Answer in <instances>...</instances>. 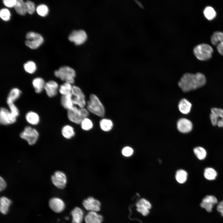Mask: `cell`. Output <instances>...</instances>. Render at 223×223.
<instances>
[{
  "label": "cell",
  "instance_id": "cell-9",
  "mask_svg": "<svg viewBox=\"0 0 223 223\" xmlns=\"http://www.w3.org/2000/svg\"><path fill=\"white\" fill-rule=\"evenodd\" d=\"M51 181L53 184L57 188L63 189L66 186L67 179L66 174L61 171H57L52 175Z\"/></svg>",
  "mask_w": 223,
  "mask_h": 223
},
{
  "label": "cell",
  "instance_id": "cell-25",
  "mask_svg": "<svg viewBox=\"0 0 223 223\" xmlns=\"http://www.w3.org/2000/svg\"><path fill=\"white\" fill-rule=\"evenodd\" d=\"M25 118L26 121L30 124L35 125H37L40 122V117L35 112L30 111L26 114Z\"/></svg>",
  "mask_w": 223,
  "mask_h": 223
},
{
  "label": "cell",
  "instance_id": "cell-34",
  "mask_svg": "<svg viewBox=\"0 0 223 223\" xmlns=\"http://www.w3.org/2000/svg\"><path fill=\"white\" fill-rule=\"evenodd\" d=\"M204 175L205 178L208 180H213L216 178L217 173L213 168H207L205 169Z\"/></svg>",
  "mask_w": 223,
  "mask_h": 223
},
{
  "label": "cell",
  "instance_id": "cell-16",
  "mask_svg": "<svg viewBox=\"0 0 223 223\" xmlns=\"http://www.w3.org/2000/svg\"><path fill=\"white\" fill-rule=\"evenodd\" d=\"M217 203V200L215 196L211 195L205 196L200 203L201 207L208 212H211L214 206Z\"/></svg>",
  "mask_w": 223,
  "mask_h": 223
},
{
  "label": "cell",
  "instance_id": "cell-11",
  "mask_svg": "<svg viewBox=\"0 0 223 223\" xmlns=\"http://www.w3.org/2000/svg\"><path fill=\"white\" fill-rule=\"evenodd\" d=\"M17 117L13 115L9 110L1 107L0 110V123L3 125H8L15 123Z\"/></svg>",
  "mask_w": 223,
  "mask_h": 223
},
{
  "label": "cell",
  "instance_id": "cell-4",
  "mask_svg": "<svg viewBox=\"0 0 223 223\" xmlns=\"http://www.w3.org/2000/svg\"><path fill=\"white\" fill-rule=\"evenodd\" d=\"M54 75L61 80L71 84L74 82L76 72L73 69L70 67L64 66L60 67L54 72Z\"/></svg>",
  "mask_w": 223,
  "mask_h": 223
},
{
  "label": "cell",
  "instance_id": "cell-35",
  "mask_svg": "<svg viewBox=\"0 0 223 223\" xmlns=\"http://www.w3.org/2000/svg\"><path fill=\"white\" fill-rule=\"evenodd\" d=\"M24 68L26 72L29 74H32L36 72L37 70V66L34 62L29 61L24 64Z\"/></svg>",
  "mask_w": 223,
  "mask_h": 223
},
{
  "label": "cell",
  "instance_id": "cell-1",
  "mask_svg": "<svg viewBox=\"0 0 223 223\" xmlns=\"http://www.w3.org/2000/svg\"><path fill=\"white\" fill-rule=\"evenodd\" d=\"M206 82V77L203 73H186L181 77L178 85L183 92H187L203 87Z\"/></svg>",
  "mask_w": 223,
  "mask_h": 223
},
{
  "label": "cell",
  "instance_id": "cell-6",
  "mask_svg": "<svg viewBox=\"0 0 223 223\" xmlns=\"http://www.w3.org/2000/svg\"><path fill=\"white\" fill-rule=\"evenodd\" d=\"M26 38L25 45L32 49L37 48L44 42L43 38L41 35L33 32L27 33L26 35Z\"/></svg>",
  "mask_w": 223,
  "mask_h": 223
},
{
  "label": "cell",
  "instance_id": "cell-36",
  "mask_svg": "<svg viewBox=\"0 0 223 223\" xmlns=\"http://www.w3.org/2000/svg\"><path fill=\"white\" fill-rule=\"evenodd\" d=\"M193 151L196 156L200 160H203L206 157V151L205 149L202 147H196L194 148Z\"/></svg>",
  "mask_w": 223,
  "mask_h": 223
},
{
  "label": "cell",
  "instance_id": "cell-39",
  "mask_svg": "<svg viewBox=\"0 0 223 223\" xmlns=\"http://www.w3.org/2000/svg\"><path fill=\"white\" fill-rule=\"evenodd\" d=\"M10 12L8 9L5 8L1 9L0 17L2 20L5 21H7L10 19Z\"/></svg>",
  "mask_w": 223,
  "mask_h": 223
},
{
  "label": "cell",
  "instance_id": "cell-2",
  "mask_svg": "<svg viewBox=\"0 0 223 223\" xmlns=\"http://www.w3.org/2000/svg\"><path fill=\"white\" fill-rule=\"evenodd\" d=\"M88 111L98 116L102 117L105 114L104 107L98 97L94 94H91L87 103Z\"/></svg>",
  "mask_w": 223,
  "mask_h": 223
},
{
  "label": "cell",
  "instance_id": "cell-18",
  "mask_svg": "<svg viewBox=\"0 0 223 223\" xmlns=\"http://www.w3.org/2000/svg\"><path fill=\"white\" fill-rule=\"evenodd\" d=\"M59 87L58 83L54 80H50L46 83L44 90L49 97L55 96L59 90Z\"/></svg>",
  "mask_w": 223,
  "mask_h": 223
},
{
  "label": "cell",
  "instance_id": "cell-33",
  "mask_svg": "<svg viewBox=\"0 0 223 223\" xmlns=\"http://www.w3.org/2000/svg\"><path fill=\"white\" fill-rule=\"evenodd\" d=\"M187 173L182 169L178 170L176 173L175 178L177 181L180 183H183L186 181Z\"/></svg>",
  "mask_w": 223,
  "mask_h": 223
},
{
  "label": "cell",
  "instance_id": "cell-26",
  "mask_svg": "<svg viewBox=\"0 0 223 223\" xmlns=\"http://www.w3.org/2000/svg\"><path fill=\"white\" fill-rule=\"evenodd\" d=\"M60 102L62 106L68 110L74 106L72 100V95L71 93L67 95H62Z\"/></svg>",
  "mask_w": 223,
  "mask_h": 223
},
{
  "label": "cell",
  "instance_id": "cell-41",
  "mask_svg": "<svg viewBox=\"0 0 223 223\" xmlns=\"http://www.w3.org/2000/svg\"><path fill=\"white\" fill-rule=\"evenodd\" d=\"M8 105L10 112L13 115L17 118L19 114V110L17 107L14 103H10Z\"/></svg>",
  "mask_w": 223,
  "mask_h": 223
},
{
  "label": "cell",
  "instance_id": "cell-40",
  "mask_svg": "<svg viewBox=\"0 0 223 223\" xmlns=\"http://www.w3.org/2000/svg\"><path fill=\"white\" fill-rule=\"evenodd\" d=\"M25 3L27 12L30 14H33L35 10V6L34 3L29 0L26 1Z\"/></svg>",
  "mask_w": 223,
  "mask_h": 223
},
{
  "label": "cell",
  "instance_id": "cell-45",
  "mask_svg": "<svg viewBox=\"0 0 223 223\" xmlns=\"http://www.w3.org/2000/svg\"><path fill=\"white\" fill-rule=\"evenodd\" d=\"M217 210L223 216V200L218 203L217 207Z\"/></svg>",
  "mask_w": 223,
  "mask_h": 223
},
{
  "label": "cell",
  "instance_id": "cell-24",
  "mask_svg": "<svg viewBox=\"0 0 223 223\" xmlns=\"http://www.w3.org/2000/svg\"><path fill=\"white\" fill-rule=\"evenodd\" d=\"M11 203V200L5 196H2L0 197V211L1 213L6 215L7 213Z\"/></svg>",
  "mask_w": 223,
  "mask_h": 223
},
{
  "label": "cell",
  "instance_id": "cell-22",
  "mask_svg": "<svg viewBox=\"0 0 223 223\" xmlns=\"http://www.w3.org/2000/svg\"><path fill=\"white\" fill-rule=\"evenodd\" d=\"M46 83L44 80L41 77H36L33 79L32 85L37 93H40L44 90Z\"/></svg>",
  "mask_w": 223,
  "mask_h": 223
},
{
  "label": "cell",
  "instance_id": "cell-37",
  "mask_svg": "<svg viewBox=\"0 0 223 223\" xmlns=\"http://www.w3.org/2000/svg\"><path fill=\"white\" fill-rule=\"evenodd\" d=\"M80 124L81 129L85 131L90 130L92 128L93 126L92 122L88 117L84 119Z\"/></svg>",
  "mask_w": 223,
  "mask_h": 223
},
{
  "label": "cell",
  "instance_id": "cell-3",
  "mask_svg": "<svg viewBox=\"0 0 223 223\" xmlns=\"http://www.w3.org/2000/svg\"><path fill=\"white\" fill-rule=\"evenodd\" d=\"M89 111L84 108H78L74 106L68 110L67 116L69 120L76 124H80L82 121L88 117Z\"/></svg>",
  "mask_w": 223,
  "mask_h": 223
},
{
  "label": "cell",
  "instance_id": "cell-17",
  "mask_svg": "<svg viewBox=\"0 0 223 223\" xmlns=\"http://www.w3.org/2000/svg\"><path fill=\"white\" fill-rule=\"evenodd\" d=\"M178 130L183 133H186L190 132L193 128V125L189 120L185 118H181L177 123Z\"/></svg>",
  "mask_w": 223,
  "mask_h": 223
},
{
  "label": "cell",
  "instance_id": "cell-7",
  "mask_svg": "<svg viewBox=\"0 0 223 223\" xmlns=\"http://www.w3.org/2000/svg\"><path fill=\"white\" fill-rule=\"evenodd\" d=\"M20 137L28 142L30 145L34 144L37 142L39 133L35 129L30 126L26 127L20 134Z\"/></svg>",
  "mask_w": 223,
  "mask_h": 223
},
{
  "label": "cell",
  "instance_id": "cell-29",
  "mask_svg": "<svg viewBox=\"0 0 223 223\" xmlns=\"http://www.w3.org/2000/svg\"><path fill=\"white\" fill-rule=\"evenodd\" d=\"M17 13L21 15H25L27 12L25 2L22 0H17L14 7Z\"/></svg>",
  "mask_w": 223,
  "mask_h": 223
},
{
  "label": "cell",
  "instance_id": "cell-23",
  "mask_svg": "<svg viewBox=\"0 0 223 223\" xmlns=\"http://www.w3.org/2000/svg\"><path fill=\"white\" fill-rule=\"evenodd\" d=\"M192 107L191 103L187 99L182 98L179 102L178 107L179 111L184 114H188Z\"/></svg>",
  "mask_w": 223,
  "mask_h": 223
},
{
  "label": "cell",
  "instance_id": "cell-31",
  "mask_svg": "<svg viewBox=\"0 0 223 223\" xmlns=\"http://www.w3.org/2000/svg\"><path fill=\"white\" fill-rule=\"evenodd\" d=\"M72 87V84L65 82L60 86L58 91L62 95H66L71 93Z\"/></svg>",
  "mask_w": 223,
  "mask_h": 223
},
{
  "label": "cell",
  "instance_id": "cell-15",
  "mask_svg": "<svg viewBox=\"0 0 223 223\" xmlns=\"http://www.w3.org/2000/svg\"><path fill=\"white\" fill-rule=\"evenodd\" d=\"M211 39L212 44L216 45L218 52L223 55V32H215L211 36Z\"/></svg>",
  "mask_w": 223,
  "mask_h": 223
},
{
  "label": "cell",
  "instance_id": "cell-13",
  "mask_svg": "<svg viewBox=\"0 0 223 223\" xmlns=\"http://www.w3.org/2000/svg\"><path fill=\"white\" fill-rule=\"evenodd\" d=\"M82 205L86 210L90 211L98 212L101 208V203L98 200L92 197H90L84 199Z\"/></svg>",
  "mask_w": 223,
  "mask_h": 223
},
{
  "label": "cell",
  "instance_id": "cell-27",
  "mask_svg": "<svg viewBox=\"0 0 223 223\" xmlns=\"http://www.w3.org/2000/svg\"><path fill=\"white\" fill-rule=\"evenodd\" d=\"M21 94V91L18 88H14L12 89L9 92L7 99V105L14 103L20 97Z\"/></svg>",
  "mask_w": 223,
  "mask_h": 223
},
{
  "label": "cell",
  "instance_id": "cell-44",
  "mask_svg": "<svg viewBox=\"0 0 223 223\" xmlns=\"http://www.w3.org/2000/svg\"><path fill=\"white\" fill-rule=\"evenodd\" d=\"M7 186V183L4 179L2 177H0V191L4 190Z\"/></svg>",
  "mask_w": 223,
  "mask_h": 223
},
{
  "label": "cell",
  "instance_id": "cell-43",
  "mask_svg": "<svg viewBox=\"0 0 223 223\" xmlns=\"http://www.w3.org/2000/svg\"><path fill=\"white\" fill-rule=\"evenodd\" d=\"M16 1V0H4L3 2L6 7L11 8L14 7Z\"/></svg>",
  "mask_w": 223,
  "mask_h": 223
},
{
  "label": "cell",
  "instance_id": "cell-21",
  "mask_svg": "<svg viewBox=\"0 0 223 223\" xmlns=\"http://www.w3.org/2000/svg\"><path fill=\"white\" fill-rule=\"evenodd\" d=\"M72 217V223H82L84 218V213L80 208L76 207L71 212Z\"/></svg>",
  "mask_w": 223,
  "mask_h": 223
},
{
  "label": "cell",
  "instance_id": "cell-5",
  "mask_svg": "<svg viewBox=\"0 0 223 223\" xmlns=\"http://www.w3.org/2000/svg\"><path fill=\"white\" fill-rule=\"evenodd\" d=\"M193 51L194 54L198 59L205 60L211 57L213 49L209 44L201 43L196 46Z\"/></svg>",
  "mask_w": 223,
  "mask_h": 223
},
{
  "label": "cell",
  "instance_id": "cell-10",
  "mask_svg": "<svg viewBox=\"0 0 223 223\" xmlns=\"http://www.w3.org/2000/svg\"><path fill=\"white\" fill-rule=\"evenodd\" d=\"M211 111L210 117L212 124L214 126L223 128V109L213 107L211 109Z\"/></svg>",
  "mask_w": 223,
  "mask_h": 223
},
{
  "label": "cell",
  "instance_id": "cell-42",
  "mask_svg": "<svg viewBox=\"0 0 223 223\" xmlns=\"http://www.w3.org/2000/svg\"><path fill=\"white\" fill-rule=\"evenodd\" d=\"M133 149L128 146L124 147L122 150L121 153L122 155L125 157H129L131 156L133 153Z\"/></svg>",
  "mask_w": 223,
  "mask_h": 223
},
{
  "label": "cell",
  "instance_id": "cell-12",
  "mask_svg": "<svg viewBox=\"0 0 223 223\" xmlns=\"http://www.w3.org/2000/svg\"><path fill=\"white\" fill-rule=\"evenodd\" d=\"M87 38V34L85 31L83 29L74 30L68 37L69 40L74 42L77 45L82 44L86 40Z\"/></svg>",
  "mask_w": 223,
  "mask_h": 223
},
{
  "label": "cell",
  "instance_id": "cell-19",
  "mask_svg": "<svg viewBox=\"0 0 223 223\" xmlns=\"http://www.w3.org/2000/svg\"><path fill=\"white\" fill-rule=\"evenodd\" d=\"M136 206L137 211L144 216L149 214L151 206L150 202L143 198L140 199L136 203Z\"/></svg>",
  "mask_w": 223,
  "mask_h": 223
},
{
  "label": "cell",
  "instance_id": "cell-14",
  "mask_svg": "<svg viewBox=\"0 0 223 223\" xmlns=\"http://www.w3.org/2000/svg\"><path fill=\"white\" fill-rule=\"evenodd\" d=\"M49 206L54 212L59 213L63 211L65 208V204L60 198L54 197L51 198L49 201Z\"/></svg>",
  "mask_w": 223,
  "mask_h": 223
},
{
  "label": "cell",
  "instance_id": "cell-20",
  "mask_svg": "<svg viewBox=\"0 0 223 223\" xmlns=\"http://www.w3.org/2000/svg\"><path fill=\"white\" fill-rule=\"evenodd\" d=\"M103 219L101 215L93 211L89 212L84 217L86 223H102Z\"/></svg>",
  "mask_w": 223,
  "mask_h": 223
},
{
  "label": "cell",
  "instance_id": "cell-32",
  "mask_svg": "<svg viewBox=\"0 0 223 223\" xmlns=\"http://www.w3.org/2000/svg\"><path fill=\"white\" fill-rule=\"evenodd\" d=\"M205 17L208 20H212L216 16V12L213 7L208 6L205 7L203 11Z\"/></svg>",
  "mask_w": 223,
  "mask_h": 223
},
{
  "label": "cell",
  "instance_id": "cell-30",
  "mask_svg": "<svg viewBox=\"0 0 223 223\" xmlns=\"http://www.w3.org/2000/svg\"><path fill=\"white\" fill-rule=\"evenodd\" d=\"M101 129L104 132H109L112 129L113 124L112 121L108 119H103L99 122Z\"/></svg>",
  "mask_w": 223,
  "mask_h": 223
},
{
  "label": "cell",
  "instance_id": "cell-8",
  "mask_svg": "<svg viewBox=\"0 0 223 223\" xmlns=\"http://www.w3.org/2000/svg\"><path fill=\"white\" fill-rule=\"evenodd\" d=\"M71 94L74 105L80 108H84L86 104L85 97L81 89L77 86H72Z\"/></svg>",
  "mask_w": 223,
  "mask_h": 223
},
{
  "label": "cell",
  "instance_id": "cell-28",
  "mask_svg": "<svg viewBox=\"0 0 223 223\" xmlns=\"http://www.w3.org/2000/svg\"><path fill=\"white\" fill-rule=\"evenodd\" d=\"M61 132L63 137L67 139L72 138L75 134L74 128L69 125H66L63 126Z\"/></svg>",
  "mask_w": 223,
  "mask_h": 223
},
{
  "label": "cell",
  "instance_id": "cell-38",
  "mask_svg": "<svg viewBox=\"0 0 223 223\" xmlns=\"http://www.w3.org/2000/svg\"><path fill=\"white\" fill-rule=\"evenodd\" d=\"M36 10L38 15L43 17L46 16L49 11L48 7L46 5L43 4L39 5L37 7Z\"/></svg>",
  "mask_w": 223,
  "mask_h": 223
}]
</instances>
